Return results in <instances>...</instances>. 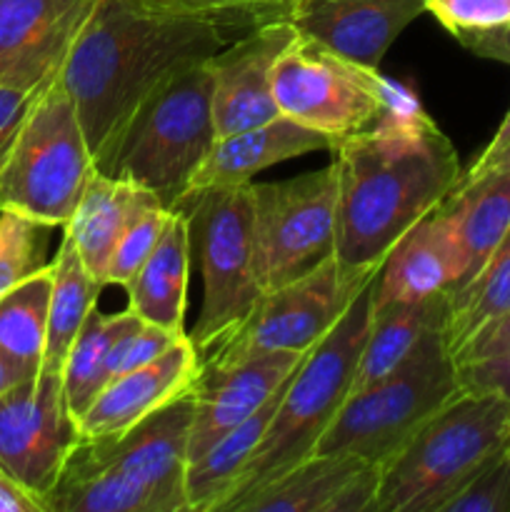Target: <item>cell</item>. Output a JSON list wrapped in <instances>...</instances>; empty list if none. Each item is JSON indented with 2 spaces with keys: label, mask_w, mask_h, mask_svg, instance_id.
Listing matches in <instances>:
<instances>
[{
  "label": "cell",
  "mask_w": 510,
  "mask_h": 512,
  "mask_svg": "<svg viewBox=\"0 0 510 512\" xmlns=\"http://www.w3.org/2000/svg\"><path fill=\"white\" fill-rule=\"evenodd\" d=\"M330 153L335 258L350 270L380 268L395 240L433 213L463 173L455 145L410 93Z\"/></svg>",
  "instance_id": "obj_1"
},
{
  "label": "cell",
  "mask_w": 510,
  "mask_h": 512,
  "mask_svg": "<svg viewBox=\"0 0 510 512\" xmlns=\"http://www.w3.org/2000/svg\"><path fill=\"white\" fill-rule=\"evenodd\" d=\"M230 38L208 20L148 0H98L58 75L78 110L95 165L160 85L213 58Z\"/></svg>",
  "instance_id": "obj_2"
},
{
  "label": "cell",
  "mask_w": 510,
  "mask_h": 512,
  "mask_svg": "<svg viewBox=\"0 0 510 512\" xmlns=\"http://www.w3.org/2000/svg\"><path fill=\"white\" fill-rule=\"evenodd\" d=\"M370 300L373 280L285 380L268 433L255 448L220 512L315 453L318 440L353 390L355 368L370 325Z\"/></svg>",
  "instance_id": "obj_3"
},
{
  "label": "cell",
  "mask_w": 510,
  "mask_h": 512,
  "mask_svg": "<svg viewBox=\"0 0 510 512\" xmlns=\"http://www.w3.org/2000/svg\"><path fill=\"white\" fill-rule=\"evenodd\" d=\"M505 448H510L508 400L460 390L380 465L370 512H440Z\"/></svg>",
  "instance_id": "obj_4"
},
{
  "label": "cell",
  "mask_w": 510,
  "mask_h": 512,
  "mask_svg": "<svg viewBox=\"0 0 510 512\" xmlns=\"http://www.w3.org/2000/svg\"><path fill=\"white\" fill-rule=\"evenodd\" d=\"M215 140L213 78L205 60L160 85L135 110L95 168L110 178L143 185L173 210L185 198Z\"/></svg>",
  "instance_id": "obj_5"
},
{
  "label": "cell",
  "mask_w": 510,
  "mask_h": 512,
  "mask_svg": "<svg viewBox=\"0 0 510 512\" xmlns=\"http://www.w3.org/2000/svg\"><path fill=\"white\" fill-rule=\"evenodd\" d=\"M460 390L458 363L450 353L445 328L430 330L393 373L348 395L315 453L388 463Z\"/></svg>",
  "instance_id": "obj_6"
},
{
  "label": "cell",
  "mask_w": 510,
  "mask_h": 512,
  "mask_svg": "<svg viewBox=\"0 0 510 512\" xmlns=\"http://www.w3.org/2000/svg\"><path fill=\"white\" fill-rule=\"evenodd\" d=\"M95 170L78 110L55 78L38 93L0 168V210L65 228Z\"/></svg>",
  "instance_id": "obj_7"
},
{
  "label": "cell",
  "mask_w": 510,
  "mask_h": 512,
  "mask_svg": "<svg viewBox=\"0 0 510 512\" xmlns=\"http://www.w3.org/2000/svg\"><path fill=\"white\" fill-rule=\"evenodd\" d=\"M185 210L190 243L203 273V305L188 338L198 355L238 328L263 295L253 258V180L190 193Z\"/></svg>",
  "instance_id": "obj_8"
},
{
  "label": "cell",
  "mask_w": 510,
  "mask_h": 512,
  "mask_svg": "<svg viewBox=\"0 0 510 512\" xmlns=\"http://www.w3.org/2000/svg\"><path fill=\"white\" fill-rule=\"evenodd\" d=\"M405 93L378 70L353 63L300 33L273 68L278 113L328 135L333 143L370 128Z\"/></svg>",
  "instance_id": "obj_9"
},
{
  "label": "cell",
  "mask_w": 510,
  "mask_h": 512,
  "mask_svg": "<svg viewBox=\"0 0 510 512\" xmlns=\"http://www.w3.org/2000/svg\"><path fill=\"white\" fill-rule=\"evenodd\" d=\"M375 273L378 268L350 270L330 258L305 278L268 290L238 328L198 355L200 365H228L265 353H308Z\"/></svg>",
  "instance_id": "obj_10"
},
{
  "label": "cell",
  "mask_w": 510,
  "mask_h": 512,
  "mask_svg": "<svg viewBox=\"0 0 510 512\" xmlns=\"http://www.w3.org/2000/svg\"><path fill=\"white\" fill-rule=\"evenodd\" d=\"M335 165L253 183V258L260 290L305 278L335 258Z\"/></svg>",
  "instance_id": "obj_11"
},
{
  "label": "cell",
  "mask_w": 510,
  "mask_h": 512,
  "mask_svg": "<svg viewBox=\"0 0 510 512\" xmlns=\"http://www.w3.org/2000/svg\"><path fill=\"white\" fill-rule=\"evenodd\" d=\"M78 440L60 373L40 370L0 395V470L43 510Z\"/></svg>",
  "instance_id": "obj_12"
},
{
  "label": "cell",
  "mask_w": 510,
  "mask_h": 512,
  "mask_svg": "<svg viewBox=\"0 0 510 512\" xmlns=\"http://www.w3.org/2000/svg\"><path fill=\"white\" fill-rule=\"evenodd\" d=\"M193 415L195 395L190 388L123 435L80 438L75 453L143 488L163 512H188L185 473Z\"/></svg>",
  "instance_id": "obj_13"
},
{
  "label": "cell",
  "mask_w": 510,
  "mask_h": 512,
  "mask_svg": "<svg viewBox=\"0 0 510 512\" xmlns=\"http://www.w3.org/2000/svg\"><path fill=\"white\" fill-rule=\"evenodd\" d=\"M98 0H0V83L48 88Z\"/></svg>",
  "instance_id": "obj_14"
},
{
  "label": "cell",
  "mask_w": 510,
  "mask_h": 512,
  "mask_svg": "<svg viewBox=\"0 0 510 512\" xmlns=\"http://www.w3.org/2000/svg\"><path fill=\"white\" fill-rule=\"evenodd\" d=\"M298 30L288 18L238 35L233 45L208 58L213 78L215 135L238 133L278 118L273 98V68Z\"/></svg>",
  "instance_id": "obj_15"
},
{
  "label": "cell",
  "mask_w": 510,
  "mask_h": 512,
  "mask_svg": "<svg viewBox=\"0 0 510 512\" xmlns=\"http://www.w3.org/2000/svg\"><path fill=\"white\" fill-rule=\"evenodd\" d=\"M303 358L305 353H265L228 365H198L188 463L200 458L220 435L263 408Z\"/></svg>",
  "instance_id": "obj_16"
},
{
  "label": "cell",
  "mask_w": 510,
  "mask_h": 512,
  "mask_svg": "<svg viewBox=\"0 0 510 512\" xmlns=\"http://www.w3.org/2000/svg\"><path fill=\"white\" fill-rule=\"evenodd\" d=\"M380 465L355 455L313 453L225 512H370Z\"/></svg>",
  "instance_id": "obj_17"
},
{
  "label": "cell",
  "mask_w": 510,
  "mask_h": 512,
  "mask_svg": "<svg viewBox=\"0 0 510 512\" xmlns=\"http://www.w3.org/2000/svg\"><path fill=\"white\" fill-rule=\"evenodd\" d=\"M423 13L428 0H293L288 20L303 38L378 70L395 38Z\"/></svg>",
  "instance_id": "obj_18"
},
{
  "label": "cell",
  "mask_w": 510,
  "mask_h": 512,
  "mask_svg": "<svg viewBox=\"0 0 510 512\" xmlns=\"http://www.w3.org/2000/svg\"><path fill=\"white\" fill-rule=\"evenodd\" d=\"M198 365V350L185 335L153 363L115 375L78 420L80 438L123 435L170 400L188 393L198 378Z\"/></svg>",
  "instance_id": "obj_19"
},
{
  "label": "cell",
  "mask_w": 510,
  "mask_h": 512,
  "mask_svg": "<svg viewBox=\"0 0 510 512\" xmlns=\"http://www.w3.org/2000/svg\"><path fill=\"white\" fill-rule=\"evenodd\" d=\"M465 280V255L448 218L438 208L413 225L380 263L370 305L453 293Z\"/></svg>",
  "instance_id": "obj_20"
},
{
  "label": "cell",
  "mask_w": 510,
  "mask_h": 512,
  "mask_svg": "<svg viewBox=\"0 0 510 512\" xmlns=\"http://www.w3.org/2000/svg\"><path fill=\"white\" fill-rule=\"evenodd\" d=\"M333 145L335 143L328 135L305 128L293 118L278 115L263 125L238 130V133L215 140L213 150L203 160L198 173L193 175L185 195L205 188L250 183L255 173L270 168V165L300 158V155L315 153V150H333Z\"/></svg>",
  "instance_id": "obj_21"
},
{
  "label": "cell",
  "mask_w": 510,
  "mask_h": 512,
  "mask_svg": "<svg viewBox=\"0 0 510 512\" xmlns=\"http://www.w3.org/2000/svg\"><path fill=\"white\" fill-rule=\"evenodd\" d=\"M153 208L165 205L148 188L95 170L78 208L65 223V238L75 245L90 275L105 285V270L118 240L138 215Z\"/></svg>",
  "instance_id": "obj_22"
},
{
  "label": "cell",
  "mask_w": 510,
  "mask_h": 512,
  "mask_svg": "<svg viewBox=\"0 0 510 512\" xmlns=\"http://www.w3.org/2000/svg\"><path fill=\"white\" fill-rule=\"evenodd\" d=\"M190 223L185 210L170 213L165 233L135 278L125 285L128 310L145 323L185 333V303L190 278Z\"/></svg>",
  "instance_id": "obj_23"
},
{
  "label": "cell",
  "mask_w": 510,
  "mask_h": 512,
  "mask_svg": "<svg viewBox=\"0 0 510 512\" xmlns=\"http://www.w3.org/2000/svg\"><path fill=\"white\" fill-rule=\"evenodd\" d=\"M438 210L448 218L465 255V285L510 233V165L488 170L473 180H458Z\"/></svg>",
  "instance_id": "obj_24"
},
{
  "label": "cell",
  "mask_w": 510,
  "mask_h": 512,
  "mask_svg": "<svg viewBox=\"0 0 510 512\" xmlns=\"http://www.w3.org/2000/svg\"><path fill=\"white\" fill-rule=\"evenodd\" d=\"M448 308L450 293H435L420 300H400V303L378 305V308L370 305L368 335H365L350 393L370 388L380 378L393 373L430 330L445 328Z\"/></svg>",
  "instance_id": "obj_25"
},
{
  "label": "cell",
  "mask_w": 510,
  "mask_h": 512,
  "mask_svg": "<svg viewBox=\"0 0 510 512\" xmlns=\"http://www.w3.org/2000/svg\"><path fill=\"white\" fill-rule=\"evenodd\" d=\"M283 385L275 390L273 398L263 408H258L248 420L220 435L200 458L188 463V473H185L188 512H220L225 500L233 495L240 473L268 433L270 420L278 410Z\"/></svg>",
  "instance_id": "obj_26"
},
{
  "label": "cell",
  "mask_w": 510,
  "mask_h": 512,
  "mask_svg": "<svg viewBox=\"0 0 510 512\" xmlns=\"http://www.w3.org/2000/svg\"><path fill=\"white\" fill-rule=\"evenodd\" d=\"M50 268H53V290H50L48 338H45L43 368L40 370L63 373L70 345L78 338L90 310L98 305L103 283L90 275L75 245L65 235Z\"/></svg>",
  "instance_id": "obj_27"
},
{
  "label": "cell",
  "mask_w": 510,
  "mask_h": 512,
  "mask_svg": "<svg viewBox=\"0 0 510 512\" xmlns=\"http://www.w3.org/2000/svg\"><path fill=\"white\" fill-rule=\"evenodd\" d=\"M53 268L45 265L0 298V353L25 375L43 368Z\"/></svg>",
  "instance_id": "obj_28"
},
{
  "label": "cell",
  "mask_w": 510,
  "mask_h": 512,
  "mask_svg": "<svg viewBox=\"0 0 510 512\" xmlns=\"http://www.w3.org/2000/svg\"><path fill=\"white\" fill-rule=\"evenodd\" d=\"M510 310V233L498 245L488 263L480 268L470 283L450 293L448 338L450 353H458L468 340H473L485 325L498 320Z\"/></svg>",
  "instance_id": "obj_29"
},
{
  "label": "cell",
  "mask_w": 510,
  "mask_h": 512,
  "mask_svg": "<svg viewBox=\"0 0 510 512\" xmlns=\"http://www.w3.org/2000/svg\"><path fill=\"white\" fill-rule=\"evenodd\" d=\"M125 320H128V310L105 315L98 308H93L85 318L75 343L70 345V353L60 375H63L65 403H68L75 420L83 418L85 410L110 383L108 353L118 333L123 330Z\"/></svg>",
  "instance_id": "obj_30"
},
{
  "label": "cell",
  "mask_w": 510,
  "mask_h": 512,
  "mask_svg": "<svg viewBox=\"0 0 510 512\" xmlns=\"http://www.w3.org/2000/svg\"><path fill=\"white\" fill-rule=\"evenodd\" d=\"M50 230L53 225L25 218L13 210H0V298L50 265L45 258Z\"/></svg>",
  "instance_id": "obj_31"
},
{
  "label": "cell",
  "mask_w": 510,
  "mask_h": 512,
  "mask_svg": "<svg viewBox=\"0 0 510 512\" xmlns=\"http://www.w3.org/2000/svg\"><path fill=\"white\" fill-rule=\"evenodd\" d=\"M148 3L208 20L238 38L260 25L288 18L293 0H148Z\"/></svg>",
  "instance_id": "obj_32"
},
{
  "label": "cell",
  "mask_w": 510,
  "mask_h": 512,
  "mask_svg": "<svg viewBox=\"0 0 510 512\" xmlns=\"http://www.w3.org/2000/svg\"><path fill=\"white\" fill-rule=\"evenodd\" d=\"M170 213L173 210L153 208L145 210L143 215H138L130 223V228L125 230L123 238L115 245L113 255H110L108 270H105V285H123L125 288L135 278V273L143 268V263L158 245L160 235L165 233Z\"/></svg>",
  "instance_id": "obj_33"
},
{
  "label": "cell",
  "mask_w": 510,
  "mask_h": 512,
  "mask_svg": "<svg viewBox=\"0 0 510 512\" xmlns=\"http://www.w3.org/2000/svg\"><path fill=\"white\" fill-rule=\"evenodd\" d=\"M440 512H510V448L490 458Z\"/></svg>",
  "instance_id": "obj_34"
},
{
  "label": "cell",
  "mask_w": 510,
  "mask_h": 512,
  "mask_svg": "<svg viewBox=\"0 0 510 512\" xmlns=\"http://www.w3.org/2000/svg\"><path fill=\"white\" fill-rule=\"evenodd\" d=\"M433 13L455 35L488 30L510 20V0H428Z\"/></svg>",
  "instance_id": "obj_35"
},
{
  "label": "cell",
  "mask_w": 510,
  "mask_h": 512,
  "mask_svg": "<svg viewBox=\"0 0 510 512\" xmlns=\"http://www.w3.org/2000/svg\"><path fill=\"white\" fill-rule=\"evenodd\" d=\"M458 378L465 393L498 395L510 403V350L490 358L458 363Z\"/></svg>",
  "instance_id": "obj_36"
},
{
  "label": "cell",
  "mask_w": 510,
  "mask_h": 512,
  "mask_svg": "<svg viewBox=\"0 0 510 512\" xmlns=\"http://www.w3.org/2000/svg\"><path fill=\"white\" fill-rule=\"evenodd\" d=\"M35 98H38V93H33V90L0 83V168H3L25 118H28Z\"/></svg>",
  "instance_id": "obj_37"
},
{
  "label": "cell",
  "mask_w": 510,
  "mask_h": 512,
  "mask_svg": "<svg viewBox=\"0 0 510 512\" xmlns=\"http://www.w3.org/2000/svg\"><path fill=\"white\" fill-rule=\"evenodd\" d=\"M510 350V310L505 315H500L498 320H493L490 325H485L473 340L463 345L458 353L453 355L455 363H468V360H480L490 358V355L508 353Z\"/></svg>",
  "instance_id": "obj_38"
},
{
  "label": "cell",
  "mask_w": 510,
  "mask_h": 512,
  "mask_svg": "<svg viewBox=\"0 0 510 512\" xmlns=\"http://www.w3.org/2000/svg\"><path fill=\"white\" fill-rule=\"evenodd\" d=\"M463 48L475 53L478 58L498 60V63L510 65V20L503 25H495L488 30H473V33L455 35Z\"/></svg>",
  "instance_id": "obj_39"
},
{
  "label": "cell",
  "mask_w": 510,
  "mask_h": 512,
  "mask_svg": "<svg viewBox=\"0 0 510 512\" xmlns=\"http://www.w3.org/2000/svg\"><path fill=\"white\" fill-rule=\"evenodd\" d=\"M508 145H510V108H508V113H505V118H503V123H500V128L495 130L493 140H490V143L485 145V150L478 155V160H475V163L470 165L468 170H463V173H460V180L478 178L480 173H485V170H488L490 165H493V160L498 158V155L503 153V150L508 148Z\"/></svg>",
  "instance_id": "obj_40"
},
{
  "label": "cell",
  "mask_w": 510,
  "mask_h": 512,
  "mask_svg": "<svg viewBox=\"0 0 510 512\" xmlns=\"http://www.w3.org/2000/svg\"><path fill=\"white\" fill-rule=\"evenodd\" d=\"M0 512H45L43 505L0 470Z\"/></svg>",
  "instance_id": "obj_41"
},
{
  "label": "cell",
  "mask_w": 510,
  "mask_h": 512,
  "mask_svg": "<svg viewBox=\"0 0 510 512\" xmlns=\"http://www.w3.org/2000/svg\"><path fill=\"white\" fill-rule=\"evenodd\" d=\"M25 378H28V375H25L18 365H13L3 353H0V395L8 393L13 385H18L20 380H25ZM30 378H33V375H30Z\"/></svg>",
  "instance_id": "obj_42"
},
{
  "label": "cell",
  "mask_w": 510,
  "mask_h": 512,
  "mask_svg": "<svg viewBox=\"0 0 510 512\" xmlns=\"http://www.w3.org/2000/svg\"><path fill=\"white\" fill-rule=\"evenodd\" d=\"M508 165H510V145H508V148L503 150V153L498 155V158L493 160V165H490L488 170H495V168H508ZM488 170H485V173H488ZM480 175H483V173H480ZM470 180H473V178H470Z\"/></svg>",
  "instance_id": "obj_43"
}]
</instances>
